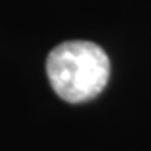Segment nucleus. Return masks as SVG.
<instances>
[{
    "mask_svg": "<svg viewBox=\"0 0 151 151\" xmlns=\"http://www.w3.org/2000/svg\"><path fill=\"white\" fill-rule=\"evenodd\" d=\"M45 69L57 96L67 103L79 104L101 94L109 81L111 62L97 44L69 40L50 50Z\"/></svg>",
    "mask_w": 151,
    "mask_h": 151,
    "instance_id": "obj_1",
    "label": "nucleus"
}]
</instances>
